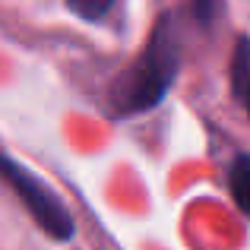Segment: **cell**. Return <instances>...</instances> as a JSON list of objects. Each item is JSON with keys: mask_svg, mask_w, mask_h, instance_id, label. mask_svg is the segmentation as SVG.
<instances>
[{"mask_svg": "<svg viewBox=\"0 0 250 250\" xmlns=\"http://www.w3.org/2000/svg\"><path fill=\"white\" fill-rule=\"evenodd\" d=\"M231 92L238 104L250 114V38L241 35L231 54Z\"/></svg>", "mask_w": 250, "mask_h": 250, "instance_id": "cell-3", "label": "cell"}, {"mask_svg": "<svg viewBox=\"0 0 250 250\" xmlns=\"http://www.w3.org/2000/svg\"><path fill=\"white\" fill-rule=\"evenodd\" d=\"M228 193L250 219V152H234L228 162Z\"/></svg>", "mask_w": 250, "mask_h": 250, "instance_id": "cell-4", "label": "cell"}, {"mask_svg": "<svg viewBox=\"0 0 250 250\" xmlns=\"http://www.w3.org/2000/svg\"><path fill=\"white\" fill-rule=\"evenodd\" d=\"M3 171H6V184L19 193L25 212L38 222V228H42L51 241H70V238H73L76 225H73L70 209L63 206V200L35 174V171L19 165L13 155L3 159Z\"/></svg>", "mask_w": 250, "mask_h": 250, "instance_id": "cell-2", "label": "cell"}, {"mask_svg": "<svg viewBox=\"0 0 250 250\" xmlns=\"http://www.w3.org/2000/svg\"><path fill=\"white\" fill-rule=\"evenodd\" d=\"M70 10L76 13V16L83 19H92V22H98V19H104V13L114 10V3H98V6H89V3H73Z\"/></svg>", "mask_w": 250, "mask_h": 250, "instance_id": "cell-5", "label": "cell"}, {"mask_svg": "<svg viewBox=\"0 0 250 250\" xmlns=\"http://www.w3.org/2000/svg\"><path fill=\"white\" fill-rule=\"evenodd\" d=\"M177 70H181V22L177 13H162L140 57L111 83L104 95L108 114L114 121H127L152 111L174 85Z\"/></svg>", "mask_w": 250, "mask_h": 250, "instance_id": "cell-1", "label": "cell"}]
</instances>
